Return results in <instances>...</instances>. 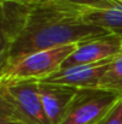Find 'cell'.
Instances as JSON below:
<instances>
[{"instance_id": "obj_1", "label": "cell", "mask_w": 122, "mask_h": 124, "mask_svg": "<svg viewBox=\"0 0 122 124\" xmlns=\"http://www.w3.org/2000/svg\"><path fill=\"white\" fill-rule=\"evenodd\" d=\"M0 69L34 52L109 34L85 19L83 6L62 0H0Z\"/></svg>"}, {"instance_id": "obj_2", "label": "cell", "mask_w": 122, "mask_h": 124, "mask_svg": "<svg viewBox=\"0 0 122 124\" xmlns=\"http://www.w3.org/2000/svg\"><path fill=\"white\" fill-rule=\"evenodd\" d=\"M79 43H68L34 52L0 69V83L43 81L62 68L65 60L78 48Z\"/></svg>"}, {"instance_id": "obj_3", "label": "cell", "mask_w": 122, "mask_h": 124, "mask_svg": "<svg viewBox=\"0 0 122 124\" xmlns=\"http://www.w3.org/2000/svg\"><path fill=\"white\" fill-rule=\"evenodd\" d=\"M0 115L24 124H50L39 94L37 81L0 83Z\"/></svg>"}, {"instance_id": "obj_6", "label": "cell", "mask_w": 122, "mask_h": 124, "mask_svg": "<svg viewBox=\"0 0 122 124\" xmlns=\"http://www.w3.org/2000/svg\"><path fill=\"white\" fill-rule=\"evenodd\" d=\"M116 58V57H115ZM103 60L96 64L79 65L67 69H60L55 74L44 78L40 82H48L54 84H64L74 88H96L99 85L102 77L105 75L108 69L110 68L114 59Z\"/></svg>"}, {"instance_id": "obj_8", "label": "cell", "mask_w": 122, "mask_h": 124, "mask_svg": "<svg viewBox=\"0 0 122 124\" xmlns=\"http://www.w3.org/2000/svg\"><path fill=\"white\" fill-rule=\"evenodd\" d=\"M85 19L108 33L122 35V2L110 8L84 7Z\"/></svg>"}, {"instance_id": "obj_9", "label": "cell", "mask_w": 122, "mask_h": 124, "mask_svg": "<svg viewBox=\"0 0 122 124\" xmlns=\"http://www.w3.org/2000/svg\"><path fill=\"white\" fill-rule=\"evenodd\" d=\"M98 87L122 94V54L114 59Z\"/></svg>"}, {"instance_id": "obj_10", "label": "cell", "mask_w": 122, "mask_h": 124, "mask_svg": "<svg viewBox=\"0 0 122 124\" xmlns=\"http://www.w3.org/2000/svg\"><path fill=\"white\" fill-rule=\"evenodd\" d=\"M62 1H67L74 5L90 8H110L122 2L120 0H62Z\"/></svg>"}, {"instance_id": "obj_7", "label": "cell", "mask_w": 122, "mask_h": 124, "mask_svg": "<svg viewBox=\"0 0 122 124\" xmlns=\"http://www.w3.org/2000/svg\"><path fill=\"white\" fill-rule=\"evenodd\" d=\"M77 92L78 88L70 85L39 82V94L50 124H60L62 122Z\"/></svg>"}, {"instance_id": "obj_12", "label": "cell", "mask_w": 122, "mask_h": 124, "mask_svg": "<svg viewBox=\"0 0 122 124\" xmlns=\"http://www.w3.org/2000/svg\"><path fill=\"white\" fill-rule=\"evenodd\" d=\"M0 124H24V123L20 122V121H18V119L11 118V117H8V116L0 115Z\"/></svg>"}, {"instance_id": "obj_4", "label": "cell", "mask_w": 122, "mask_h": 124, "mask_svg": "<svg viewBox=\"0 0 122 124\" xmlns=\"http://www.w3.org/2000/svg\"><path fill=\"white\" fill-rule=\"evenodd\" d=\"M122 98V94L96 88L78 89L60 124H97Z\"/></svg>"}, {"instance_id": "obj_13", "label": "cell", "mask_w": 122, "mask_h": 124, "mask_svg": "<svg viewBox=\"0 0 122 124\" xmlns=\"http://www.w3.org/2000/svg\"><path fill=\"white\" fill-rule=\"evenodd\" d=\"M8 1H14V2L32 5V4H43V2H48V1H50V0H8Z\"/></svg>"}, {"instance_id": "obj_14", "label": "cell", "mask_w": 122, "mask_h": 124, "mask_svg": "<svg viewBox=\"0 0 122 124\" xmlns=\"http://www.w3.org/2000/svg\"><path fill=\"white\" fill-rule=\"evenodd\" d=\"M120 36H121V41H122V35H120Z\"/></svg>"}, {"instance_id": "obj_15", "label": "cell", "mask_w": 122, "mask_h": 124, "mask_svg": "<svg viewBox=\"0 0 122 124\" xmlns=\"http://www.w3.org/2000/svg\"><path fill=\"white\" fill-rule=\"evenodd\" d=\"M120 1H122V0H120Z\"/></svg>"}, {"instance_id": "obj_5", "label": "cell", "mask_w": 122, "mask_h": 124, "mask_svg": "<svg viewBox=\"0 0 122 124\" xmlns=\"http://www.w3.org/2000/svg\"><path fill=\"white\" fill-rule=\"evenodd\" d=\"M120 54H122L121 36L109 33L80 42L78 48L65 60L61 69L96 64L113 59Z\"/></svg>"}, {"instance_id": "obj_11", "label": "cell", "mask_w": 122, "mask_h": 124, "mask_svg": "<svg viewBox=\"0 0 122 124\" xmlns=\"http://www.w3.org/2000/svg\"><path fill=\"white\" fill-rule=\"evenodd\" d=\"M97 124H122V98Z\"/></svg>"}]
</instances>
